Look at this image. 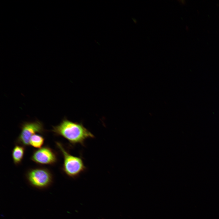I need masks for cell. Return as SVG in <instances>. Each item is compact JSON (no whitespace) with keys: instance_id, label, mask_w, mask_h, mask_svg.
Segmentation results:
<instances>
[{"instance_id":"cell-5","label":"cell","mask_w":219,"mask_h":219,"mask_svg":"<svg viewBox=\"0 0 219 219\" xmlns=\"http://www.w3.org/2000/svg\"><path fill=\"white\" fill-rule=\"evenodd\" d=\"M35 163L41 165H54L57 162V153L47 146L34 150L30 158Z\"/></svg>"},{"instance_id":"cell-3","label":"cell","mask_w":219,"mask_h":219,"mask_svg":"<svg viewBox=\"0 0 219 219\" xmlns=\"http://www.w3.org/2000/svg\"><path fill=\"white\" fill-rule=\"evenodd\" d=\"M26 176L31 185L38 188L48 187L52 183L53 178L50 171L42 167L29 169L27 171Z\"/></svg>"},{"instance_id":"cell-4","label":"cell","mask_w":219,"mask_h":219,"mask_svg":"<svg viewBox=\"0 0 219 219\" xmlns=\"http://www.w3.org/2000/svg\"><path fill=\"white\" fill-rule=\"evenodd\" d=\"M21 131L16 141V144L26 147L30 146L31 137L36 133L43 134L46 132L43 123L39 121L25 122L21 127Z\"/></svg>"},{"instance_id":"cell-2","label":"cell","mask_w":219,"mask_h":219,"mask_svg":"<svg viewBox=\"0 0 219 219\" xmlns=\"http://www.w3.org/2000/svg\"><path fill=\"white\" fill-rule=\"evenodd\" d=\"M55 143L63 157L61 169L64 173L70 177L75 178L85 171L86 168L82 158L70 154L60 142L56 141Z\"/></svg>"},{"instance_id":"cell-7","label":"cell","mask_w":219,"mask_h":219,"mask_svg":"<svg viewBox=\"0 0 219 219\" xmlns=\"http://www.w3.org/2000/svg\"><path fill=\"white\" fill-rule=\"evenodd\" d=\"M45 138L42 135L35 134L31 137L30 141V145L35 148L39 149L42 147Z\"/></svg>"},{"instance_id":"cell-6","label":"cell","mask_w":219,"mask_h":219,"mask_svg":"<svg viewBox=\"0 0 219 219\" xmlns=\"http://www.w3.org/2000/svg\"><path fill=\"white\" fill-rule=\"evenodd\" d=\"M25 147L23 145L16 144L13 148L12 157L15 165H19L22 162L25 154Z\"/></svg>"},{"instance_id":"cell-1","label":"cell","mask_w":219,"mask_h":219,"mask_svg":"<svg viewBox=\"0 0 219 219\" xmlns=\"http://www.w3.org/2000/svg\"><path fill=\"white\" fill-rule=\"evenodd\" d=\"M51 130L56 135L63 137L72 145L79 144L84 145L86 140L94 137L82 123L66 119L59 125L53 127Z\"/></svg>"}]
</instances>
